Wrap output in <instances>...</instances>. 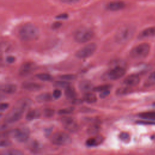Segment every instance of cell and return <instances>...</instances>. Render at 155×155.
Listing matches in <instances>:
<instances>
[{
    "instance_id": "obj_3",
    "label": "cell",
    "mask_w": 155,
    "mask_h": 155,
    "mask_svg": "<svg viewBox=\"0 0 155 155\" xmlns=\"http://www.w3.org/2000/svg\"><path fill=\"white\" fill-rule=\"evenodd\" d=\"M135 33V28L131 25H124L120 27L115 35V41L117 43L123 44L129 41Z\"/></svg>"
},
{
    "instance_id": "obj_18",
    "label": "cell",
    "mask_w": 155,
    "mask_h": 155,
    "mask_svg": "<svg viewBox=\"0 0 155 155\" xmlns=\"http://www.w3.org/2000/svg\"><path fill=\"white\" fill-rule=\"evenodd\" d=\"M17 90V87L15 84H4L1 86V90L5 93L7 94H12L14 93Z\"/></svg>"
},
{
    "instance_id": "obj_37",
    "label": "cell",
    "mask_w": 155,
    "mask_h": 155,
    "mask_svg": "<svg viewBox=\"0 0 155 155\" xmlns=\"http://www.w3.org/2000/svg\"><path fill=\"white\" fill-rule=\"evenodd\" d=\"M12 144L11 142L8 140H2L1 141V147H8L10 146V145Z\"/></svg>"
},
{
    "instance_id": "obj_2",
    "label": "cell",
    "mask_w": 155,
    "mask_h": 155,
    "mask_svg": "<svg viewBox=\"0 0 155 155\" xmlns=\"http://www.w3.org/2000/svg\"><path fill=\"white\" fill-rule=\"evenodd\" d=\"M39 35L38 28L31 23L23 25L19 30V36L21 39L24 41H33L38 38Z\"/></svg>"
},
{
    "instance_id": "obj_38",
    "label": "cell",
    "mask_w": 155,
    "mask_h": 155,
    "mask_svg": "<svg viewBox=\"0 0 155 155\" xmlns=\"http://www.w3.org/2000/svg\"><path fill=\"white\" fill-rule=\"evenodd\" d=\"M61 25H62V23L61 22L56 21V22H54V23L52 24L51 28L53 30H56V29H58L59 28H60L61 27Z\"/></svg>"
},
{
    "instance_id": "obj_11",
    "label": "cell",
    "mask_w": 155,
    "mask_h": 155,
    "mask_svg": "<svg viewBox=\"0 0 155 155\" xmlns=\"http://www.w3.org/2000/svg\"><path fill=\"white\" fill-rule=\"evenodd\" d=\"M36 68L35 63L31 62H25L23 63L19 70V74L21 76H25L31 73Z\"/></svg>"
},
{
    "instance_id": "obj_19",
    "label": "cell",
    "mask_w": 155,
    "mask_h": 155,
    "mask_svg": "<svg viewBox=\"0 0 155 155\" xmlns=\"http://www.w3.org/2000/svg\"><path fill=\"white\" fill-rule=\"evenodd\" d=\"M41 116V112L36 109H33L28 111L25 116V118L27 120H31L39 118Z\"/></svg>"
},
{
    "instance_id": "obj_42",
    "label": "cell",
    "mask_w": 155,
    "mask_h": 155,
    "mask_svg": "<svg viewBox=\"0 0 155 155\" xmlns=\"http://www.w3.org/2000/svg\"><path fill=\"white\" fill-rule=\"evenodd\" d=\"M6 61L8 63L12 64V63H13V62H14L15 61V58L14 56H8L6 58Z\"/></svg>"
},
{
    "instance_id": "obj_27",
    "label": "cell",
    "mask_w": 155,
    "mask_h": 155,
    "mask_svg": "<svg viewBox=\"0 0 155 155\" xmlns=\"http://www.w3.org/2000/svg\"><path fill=\"white\" fill-rule=\"evenodd\" d=\"M36 77L43 81H50L53 80V77L48 73H39L36 74Z\"/></svg>"
},
{
    "instance_id": "obj_4",
    "label": "cell",
    "mask_w": 155,
    "mask_h": 155,
    "mask_svg": "<svg viewBox=\"0 0 155 155\" xmlns=\"http://www.w3.org/2000/svg\"><path fill=\"white\" fill-rule=\"evenodd\" d=\"M150 50V45L147 43L140 44L133 47L130 52V56L134 59H140L145 58Z\"/></svg>"
},
{
    "instance_id": "obj_28",
    "label": "cell",
    "mask_w": 155,
    "mask_h": 155,
    "mask_svg": "<svg viewBox=\"0 0 155 155\" xmlns=\"http://www.w3.org/2000/svg\"><path fill=\"white\" fill-rule=\"evenodd\" d=\"M99 125L97 124H93L88 128V133L90 134H95L99 131Z\"/></svg>"
},
{
    "instance_id": "obj_1",
    "label": "cell",
    "mask_w": 155,
    "mask_h": 155,
    "mask_svg": "<svg viewBox=\"0 0 155 155\" xmlns=\"http://www.w3.org/2000/svg\"><path fill=\"white\" fill-rule=\"evenodd\" d=\"M31 104V101L27 98L18 101L14 105L12 110L6 115L5 121L8 124H12L19 120L24 114Z\"/></svg>"
},
{
    "instance_id": "obj_40",
    "label": "cell",
    "mask_w": 155,
    "mask_h": 155,
    "mask_svg": "<svg viewBox=\"0 0 155 155\" xmlns=\"http://www.w3.org/2000/svg\"><path fill=\"white\" fill-rule=\"evenodd\" d=\"M61 2H62L63 3H65V4H75L78 2L79 1H80L81 0H61Z\"/></svg>"
},
{
    "instance_id": "obj_33",
    "label": "cell",
    "mask_w": 155,
    "mask_h": 155,
    "mask_svg": "<svg viewBox=\"0 0 155 155\" xmlns=\"http://www.w3.org/2000/svg\"><path fill=\"white\" fill-rule=\"evenodd\" d=\"M74 110V108L73 107H67V108H63V109H61L60 110H59L58 113L59 114H70L73 112Z\"/></svg>"
},
{
    "instance_id": "obj_14",
    "label": "cell",
    "mask_w": 155,
    "mask_h": 155,
    "mask_svg": "<svg viewBox=\"0 0 155 155\" xmlns=\"http://www.w3.org/2000/svg\"><path fill=\"white\" fill-rule=\"evenodd\" d=\"M125 6V3L121 1H114L110 2L107 6V9L110 11H118L124 8Z\"/></svg>"
},
{
    "instance_id": "obj_12",
    "label": "cell",
    "mask_w": 155,
    "mask_h": 155,
    "mask_svg": "<svg viewBox=\"0 0 155 155\" xmlns=\"http://www.w3.org/2000/svg\"><path fill=\"white\" fill-rule=\"evenodd\" d=\"M140 82V78L137 74H132L127 76L123 82L124 84L128 87H133L137 85Z\"/></svg>"
},
{
    "instance_id": "obj_26",
    "label": "cell",
    "mask_w": 155,
    "mask_h": 155,
    "mask_svg": "<svg viewBox=\"0 0 155 155\" xmlns=\"http://www.w3.org/2000/svg\"><path fill=\"white\" fill-rule=\"evenodd\" d=\"M131 89L130 87L127 86L125 87H120L116 91V93L117 95H125L131 93Z\"/></svg>"
},
{
    "instance_id": "obj_35",
    "label": "cell",
    "mask_w": 155,
    "mask_h": 155,
    "mask_svg": "<svg viewBox=\"0 0 155 155\" xmlns=\"http://www.w3.org/2000/svg\"><path fill=\"white\" fill-rule=\"evenodd\" d=\"M60 78L65 81H70L76 78V76L73 74H64L61 75L60 76Z\"/></svg>"
},
{
    "instance_id": "obj_32",
    "label": "cell",
    "mask_w": 155,
    "mask_h": 155,
    "mask_svg": "<svg viewBox=\"0 0 155 155\" xmlns=\"http://www.w3.org/2000/svg\"><path fill=\"white\" fill-rule=\"evenodd\" d=\"M119 137L122 141H123L124 142H128L130 140V136L127 132L120 133L119 136Z\"/></svg>"
},
{
    "instance_id": "obj_31",
    "label": "cell",
    "mask_w": 155,
    "mask_h": 155,
    "mask_svg": "<svg viewBox=\"0 0 155 155\" xmlns=\"http://www.w3.org/2000/svg\"><path fill=\"white\" fill-rule=\"evenodd\" d=\"M23 153L18 150H8L3 153V154L4 155H22Z\"/></svg>"
},
{
    "instance_id": "obj_43",
    "label": "cell",
    "mask_w": 155,
    "mask_h": 155,
    "mask_svg": "<svg viewBox=\"0 0 155 155\" xmlns=\"http://www.w3.org/2000/svg\"><path fill=\"white\" fill-rule=\"evenodd\" d=\"M1 111H4L5 110H7L8 108V104L7 103H2L1 104Z\"/></svg>"
},
{
    "instance_id": "obj_16",
    "label": "cell",
    "mask_w": 155,
    "mask_h": 155,
    "mask_svg": "<svg viewBox=\"0 0 155 155\" xmlns=\"http://www.w3.org/2000/svg\"><path fill=\"white\" fill-rule=\"evenodd\" d=\"M93 88L92 83L88 80L81 81L79 84V88L82 92H88Z\"/></svg>"
},
{
    "instance_id": "obj_6",
    "label": "cell",
    "mask_w": 155,
    "mask_h": 155,
    "mask_svg": "<svg viewBox=\"0 0 155 155\" xmlns=\"http://www.w3.org/2000/svg\"><path fill=\"white\" fill-rule=\"evenodd\" d=\"M50 140L53 144L59 146L68 145L71 142V137L70 135L62 131L57 132L53 134Z\"/></svg>"
},
{
    "instance_id": "obj_36",
    "label": "cell",
    "mask_w": 155,
    "mask_h": 155,
    "mask_svg": "<svg viewBox=\"0 0 155 155\" xmlns=\"http://www.w3.org/2000/svg\"><path fill=\"white\" fill-rule=\"evenodd\" d=\"M62 95V92L59 89H55L53 92V97L55 99L59 98Z\"/></svg>"
},
{
    "instance_id": "obj_8",
    "label": "cell",
    "mask_w": 155,
    "mask_h": 155,
    "mask_svg": "<svg viewBox=\"0 0 155 155\" xmlns=\"http://www.w3.org/2000/svg\"><path fill=\"white\" fill-rule=\"evenodd\" d=\"M10 134L18 142H24L28 139L30 131L28 128H22L21 129H15L12 130Z\"/></svg>"
},
{
    "instance_id": "obj_44",
    "label": "cell",
    "mask_w": 155,
    "mask_h": 155,
    "mask_svg": "<svg viewBox=\"0 0 155 155\" xmlns=\"http://www.w3.org/2000/svg\"><path fill=\"white\" fill-rule=\"evenodd\" d=\"M83 102V101H82L81 99H76V98H74L73 99H72V104H74V105H79V104H81Z\"/></svg>"
},
{
    "instance_id": "obj_39",
    "label": "cell",
    "mask_w": 155,
    "mask_h": 155,
    "mask_svg": "<svg viewBox=\"0 0 155 155\" xmlns=\"http://www.w3.org/2000/svg\"><path fill=\"white\" fill-rule=\"evenodd\" d=\"M110 90H105L104 91H102L101 92L100 94H99V96L101 98H105L107 96H108L109 94H110Z\"/></svg>"
},
{
    "instance_id": "obj_21",
    "label": "cell",
    "mask_w": 155,
    "mask_h": 155,
    "mask_svg": "<svg viewBox=\"0 0 155 155\" xmlns=\"http://www.w3.org/2000/svg\"><path fill=\"white\" fill-rule=\"evenodd\" d=\"M83 99L88 104H92L94 103L97 101V97L93 93L88 91L85 93L83 96Z\"/></svg>"
},
{
    "instance_id": "obj_17",
    "label": "cell",
    "mask_w": 155,
    "mask_h": 155,
    "mask_svg": "<svg viewBox=\"0 0 155 155\" xmlns=\"http://www.w3.org/2000/svg\"><path fill=\"white\" fill-rule=\"evenodd\" d=\"M103 141V137L100 136L90 137L86 140V145L87 147H93L101 144Z\"/></svg>"
},
{
    "instance_id": "obj_9",
    "label": "cell",
    "mask_w": 155,
    "mask_h": 155,
    "mask_svg": "<svg viewBox=\"0 0 155 155\" xmlns=\"http://www.w3.org/2000/svg\"><path fill=\"white\" fill-rule=\"evenodd\" d=\"M125 68L120 65H117L111 68L107 73V79L110 80H117L122 78L125 74Z\"/></svg>"
},
{
    "instance_id": "obj_29",
    "label": "cell",
    "mask_w": 155,
    "mask_h": 155,
    "mask_svg": "<svg viewBox=\"0 0 155 155\" xmlns=\"http://www.w3.org/2000/svg\"><path fill=\"white\" fill-rule=\"evenodd\" d=\"M111 87V85L109 84H105V85H99L97 87H95L93 88V90L94 91H96V92H102L104 91L105 90H109Z\"/></svg>"
},
{
    "instance_id": "obj_13",
    "label": "cell",
    "mask_w": 155,
    "mask_h": 155,
    "mask_svg": "<svg viewBox=\"0 0 155 155\" xmlns=\"http://www.w3.org/2000/svg\"><path fill=\"white\" fill-rule=\"evenodd\" d=\"M22 88L29 91H36L41 90L42 88V85L36 82H25L22 84Z\"/></svg>"
},
{
    "instance_id": "obj_10",
    "label": "cell",
    "mask_w": 155,
    "mask_h": 155,
    "mask_svg": "<svg viewBox=\"0 0 155 155\" xmlns=\"http://www.w3.org/2000/svg\"><path fill=\"white\" fill-rule=\"evenodd\" d=\"M62 123L64 127V128L70 131L74 132L78 130V125L74 119L71 117H64L61 119Z\"/></svg>"
},
{
    "instance_id": "obj_7",
    "label": "cell",
    "mask_w": 155,
    "mask_h": 155,
    "mask_svg": "<svg viewBox=\"0 0 155 155\" xmlns=\"http://www.w3.org/2000/svg\"><path fill=\"white\" fill-rule=\"evenodd\" d=\"M96 50L95 43H90L85 45L76 53V56L79 59H85L91 56Z\"/></svg>"
},
{
    "instance_id": "obj_15",
    "label": "cell",
    "mask_w": 155,
    "mask_h": 155,
    "mask_svg": "<svg viewBox=\"0 0 155 155\" xmlns=\"http://www.w3.org/2000/svg\"><path fill=\"white\" fill-rule=\"evenodd\" d=\"M155 36V27H150L142 30L139 35V39H144Z\"/></svg>"
},
{
    "instance_id": "obj_20",
    "label": "cell",
    "mask_w": 155,
    "mask_h": 155,
    "mask_svg": "<svg viewBox=\"0 0 155 155\" xmlns=\"http://www.w3.org/2000/svg\"><path fill=\"white\" fill-rule=\"evenodd\" d=\"M38 102H47L51 101L52 96L48 93H44L38 95L36 97Z\"/></svg>"
},
{
    "instance_id": "obj_23",
    "label": "cell",
    "mask_w": 155,
    "mask_h": 155,
    "mask_svg": "<svg viewBox=\"0 0 155 155\" xmlns=\"http://www.w3.org/2000/svg\"><path fill=\"white\" fill-rule=\"evenodd\" d=\"M139 116L142 119L155 120V111H147L139 114Z\"/></svg>"
},
{
    "instance_id": "obj_5",
    "label": "cell",
    "mask_w": 155,
    "mask_h": 155,
    "mask_svg": "<svg viewBox=\"0 0 155 155\" xmlns=\"http://www.w3.org/2000/svg\"><path fill=\"white\" fill-rule=\"evenodd\" d=\"M93 36V31L88 27H81L78 28L74 34V39L78 43H85Z\"/></svg>"
},
{
    "instance_id": "obj_25",
    "label": "cell",
    "mask_w": 155,
    "mask_h": 155,
    "mask_svg": "<svg viewBox=\"0 0 155 155\" xmlns=\"http://www.w3.org/2000/svg\"><path fill=\"white\" fill-rule=\"evenodd\" d=\"M41 146L39 142H38V141H36V140L32 141L29 144V149L30 150V151H31L33 153L39 151L41 149Z\"/></svg>"
},
{
    "instance_id": "obj_34",
    "label": "cell",
    "mask_w": 155,
    "mask_h": 155,
    "mask_svg": "<svg viewBox=\"0 0 155 155\" xmlns=\"http://www.w3.org/2000/svg\"><path fill=\"white\" fill-rule=\"evenodd\" d=\"M54 114V110L51 108H46L44 110V115L46 117H51Z\"/></svg>"
},
{
    "instance_id": "obj_45",
    "label": "cell",
    "mask_w": 155,
    "mask_h": 155,
    "mask_svg": "<svg viewBox=\"0 0 155 155\" xmlns=\"http://www.w3.org/2000/svg\"><path fill=\"white\" fill-rule=\"evenodd\" d=\"M151 138H152V139H153L154 140H155V136H153L151 137Z\"/></svg>"
},
{
    "instance_id": "obj_22",
    "label": "cell",
    "mask_w": 155,
    "mask_h": 155,
    "mask_svg": "<svg viewBox=\"0 0 155 155\" xmlns=\"http://www.w3.org/2000/svg\"><path fill=\"white\" fill-rule=\"evenodd\" d=\"M65 95L67 98L69 99H73L76 98V93L73 87L68 86L65 90Z\"/></svg>"
},
{
    "instance_id": "obj_30",
    "label": "cell",
    "mask_w": 155,
    "mask_h": 155,
    "mask_svg": "<svg viewBox=\"0 0 155 155\" xmlns=\"http://www.w3.org/2000/svg\"><path fill=\"white\" fill-rule=\"evenodd\" d=\"M54 86L58 88H66L68 86H70V83L65 81H56L54 84Z\"/></svg>"
},
{
    "instance_id": "obj_41",
    "label": "cell",
    "mask_w": 155,
    "mask_h": 155,
    "mask_svg": "<svg viewBox=\"0 0 155 155\" xmlns=\"http://www.w3.org/2000/svg\"><path fill=\"white\" fill-rule=\"evenodd\" d=\"M68 17V15L67 13H62L56 16V18L59 19H65Z\"/></svg>"
},
{
    "instance_id": "obj_24",
    "label": "cell",
    "mask_w": 155,
    "mask_h": 155,
    "mask_svg": "<svg viewBox=\"0 0 155 155\" xmlns=\"http://www.w3.org/2000/svg\"><path fill=\"white\" fill-rule=\"evenodd\" d=\"M155 84V71L151 73L145 82L144 85L147 87H151Z\"/></svg>"
}]
</instances>
